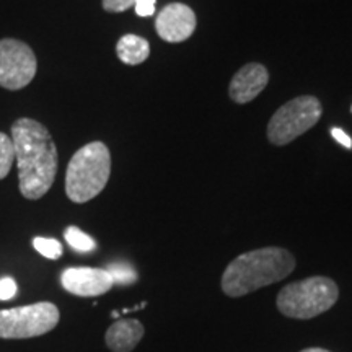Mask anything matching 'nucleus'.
<instances>
[{
	"mask_svg": "<svg viewBox=\"0 0 352 352\" xmlns=\"http://www.w3.org/2000/svg\"><path fill=\"white\" fill-rule=\"evenodd\" d=\"M12 140L21 196L39 199L50 191L57 175V148L52 135L41 122L20 118L12 126Z\"/></svg>",
	"mask_w": 352,
	"mask_h": 352,
	"instance_id": "f257e3e1",
	"label": "nucleus"
},
{
	"mask_svg": "<svg viewBox=\"0 0 352 352\" xmlns=\"http://www.w3.org/2000/svg\"><path fill=\"white\" fill-rule=\"evenodd\" d=\"M296 270V258L279 246L253 250L236 256L222 274L223 294L239 298L290 276Z\"/></svg>",
	"mask_w": 352,
	"mask_h": 352,
	"instance_id": "f03ea898",
	"label": "nucleus"
},
{
	"mask_svg": "<svg viewBox=\"0 0 352 352\" xmlns=\"http://www.w3.org/2000/svg\"><path fill=\"white\" fill-rule=\"evenodd\" d=\"M111 175V153L103 142H90L74 153L65 173V192L83 204L103 191Z\"/></svg>",
	"mask_w": 352,
	"mask_h": 352,
	"instance_id": "7ed1b4c3",
	"label": "nucleus"
},
{
	"mask_svg": "<svg viewBox=\"0 0 352 352\" xmlns=\"http://www.w3.org/2000/svg\"><path fill=\"white\" fill-rule=\"evenodd\" d=\"M340 298V289L329 277L314 276L297 280L280 290L277 310L294 320H310L328 311Z\"/></svg>",
	"mask_w": 352,
	"mask_h": 352,
	"instance_id": "20e7f679",
	"label": "nucleus"
},
{
	"mask_svg": "<svg viewBox=\"0 0 352 352\" xmlns=\"http://www.w3.org/2000/svg\"><path fill=\"white\" fill-rule=\"evenodd\" d=\"M321 103L311 95L297 96L272 114L267 124V139L274 145H287L310 131L320 121Z\"/></svg>",
	"mask_w": 352,
	"mask_h": 352,
	"instance_id": "39448f33",
	"label": "nucleus"
},
{
	"mask_svg": "<svg viewBox=\"0 0 352 352\" xmlns=\"http://www.w3.org/2000/svg\"><path fill=\"white\" fill-rule=\"evenodd\" d=\"M59 308L51 302L0 310V338L28 340L52 331L59 323Z\"/></svg>",
	"mask_w": 352,
	"mask_h": 352,
	"instance_id": "423d86ee",
	"label": "nucleus"
},
{
	"mask_svg": "<svg viewBox=\"0 0 352 352\" xmlns=\"http://www.w3.org/2000/svg\"><path fill=\"white\" fill-rule=\"evenodd\" d=\"M38 60L32 47L19 39H0V87L20 90L36 76Z\"/></svg>",
	"mask_w": 352,
	"mask_h": 352,
	"instance_id": "0eeeda50",
	"label": "nucleus"
},
{
	"mask_svg": "<svg viewBox=\"0 0 352 352\" xmlns=\"http://www.w3.org/2000/svg\"><path fill=\"white\" fill-rule=\"evenodd\" d=\"M67 292L77 297H98L113 289L114 280L107 270L100 267H69L60 276Z\"/></svg>",
	"mask_w": 352,
	"mask_h": 352,
	"instance_id": "6e6552de",
	"label": "nucleus"
},
{
	"mask_svg": "<svg viewBox=\"0 0 352 352\" xmlns=\"http://www.w3.org/2000/svg\"><path fill=\"white\" fill-rule=\"evenodd\" d=\"M155 30L164 41L182 43L191 38L196 30V13L184 3H168L158 13Z\"/></svg>",
	"mask_w": 352,
	"mask_h": 352,
	"instance_id": "1a4fd4ad",
	"label": "nucleus"
},
{
	"mask_svg": "<svg viewBox=\"0 0 352 352\" xmlns=\"http://www.w3.org/2000/svg\"><path fill=\"white\" fill-rule=\"evenodd\" d=\"M267 82H270V72L263 64H246L233 76L228 87V95L239 104L250 103L266 88Z\"/></svg>",
	"mask_w": 352,
	"mask_h": 352,
	"instance_id": "9d476101",
	"label": "nucleus"
},
{
	"mask_svg": "<svg viewBox=\"0 0 352 352\" xmlns=\"http://www.w3.org/2000/svg\"><path fill=\"white\" fill-rule=\"evenodd\" d=\"M144 324L139 320H120L104 334V342L113 352H131L144 338Z\"/></svg>",
	"mask_w": 352,
	"mask_h": 352,
	"instance_id": "9b49d317",
	"label": "nucleus"
},
{
	"mask_svg": "<svg viewBox=\"0 0 352 352\" xmlns=\"http://www.w3.org/2000/svg\"><path fill=\"white\" fill-rule=\"evenodd\" d=\"M116 54L121 63L127 65H139L151 56V44L138 34H124L116 44Z\"/></svg>",
	"mask_w": 352,
	"mask_h": 352,
	"instance_id": "f8f14e48",
	"label": "nucleus"
},
{
	"mask_svg": "<svg viewBox=\"0 0 352 352\" xmlns=\"http://www.w3.org/2000/svg\"><path fill=\"white\" fill-rule=\"evenodd\" d=\"M65 241L72 246L76 252L80 253H90L96 248L95 240L91 236H88L85 232H82L78 227H67L65 228Z\"/></svg>",
	"mask_w": 352,
	"mask_h": 352,
	"instance_id": "ddd939ff",
	"label": "nucleus"
},
{
	"mask_svg": "<svg viewBox=\"0 0 352 352\" xmlns=\"http://www.w3.org/2000/svg\"><path fill=\"white\" fill-rule=\"evenodd\" d=\"M107 271L111 274L114 284L129 285L138 280V272H135L134 267L127 263H111L108 264Z\"/></svg>",
	"mask_w": 352,
	"mask_h": 352,
	"instance_id": "4468645a",
	"label": "nucleus"
},
{
	"mask_svg": "<svg viewBox=\"0 0 352 352\" xmlns=\"http://www.w3.org/2000/svg\"><path fill=\"white\" fill-rule=\"evenodd\" d=\"M13 158H15L13 140L7 134L0 132V179H3L10 173Z\"/></svg>",
	"mask_w": 352,
	"mask_h": 352,
	"instance_id": "2eb2a0df",
	"label": "nucleus"
},
{
	"mask_svg": "<svg viewBox=\"0 0 352 352\" xmlns=\"http://www.w3.org/2000/svg\"><path fill=\"white\" fill-rule=\"evenodd\" d=\"M34 250L39 254H43L47 259H59L63 256V245L54 239H44V236H36L33 240Z\"/></svg>",
	"mask_w": 352,
	"mask_h": 352,
	"instance_id": "dca6fc26",
	"label": "nucleus"
},
{
	"mask_svg": "<svg viewBox=\"0 0 352 352\" xmlns=\"http://www.w3.org/2000/svg\"><path fill=\"white\" fill-rule=\"evenodd\" d=\"M138 0H103V8L109 13H121L134 7Z\"/></svg>",
	"mask_w": 352,
	"mask_h": 352,
	"instance_id": "f3484780",
	"label": "nucleus"
},
{
	"mask_svg": "<svg viewBox=\"0 0 352 352\" xmlns=\"http://www.w3.org/2000/svg\"><path fill=\"white\" fill-rule=\"evenodd\" d=\"M16 294V283L12 277L0 279V300H10Z\"/></svg>",
	"mask_w": 352,
	"mask_h": 352,
	"instance_id": "a211bd4d",
	"label": "nucleus"
},
{
	"mask_svg": "<svg viewBox=\"0 0 352 352\" xmlns=\"http://www.w3.org/2000/svg\"><path fill=\"white\" fill-rule=\"evenodd\" d=\"M134 7L139 16H152L155 13V0H138Z\"/></svg>",
	"mask_w": 352,
	"mask_h": 352,
	"instance_id": "6ab92c4d",
	"label": "nucleus"
},
{
	"mask_svg": "<svg viewBox=\"0 0 352 352\" xmlns=\"http://www.w3.org/2000/svg\"><path fill=\"white\" fill-rule=\"evenodd\" d=\"M331 135H333V139H336V142L344 145L346 148H352V139L349 138V134H346L344 131L340 129V127H333Z\"/></svg>",
	"mask_w": 352,
	"mask_h": 352,
	"instance_id": "aec40b11",
	"label": "nucleus"
},
{
	"mask_svg": "<svg viewBox=\"0 0 352 352\" xmlns=\"http://www.w3.org/2000/svg\"><path fill=\"white\" fill-rule=\"evenodd\" d=\"M300 352H329V351L321 349V347H308V349H303Z\"/></svg>",
	"mask_w": 352,
	"mask_h": 352,
	"instance_id": "412c9836",
	"label": "nucleus"
}]
</instances>
